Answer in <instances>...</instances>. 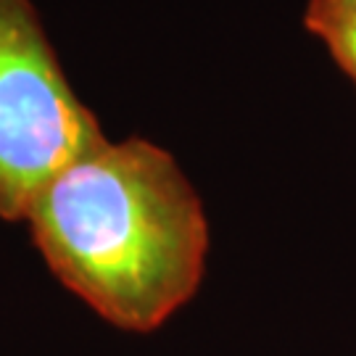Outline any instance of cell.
Segmentation results:
<instances>
[{"mask_svg":"<svg viewBox=\"0 0 356 356\" xmlns=\"http://www.w3.org/2000/svg\"><path fill=\"white\" fill-rule=\"evenodd\" d=\"M51 272L103 319L161 327L204 277L209 222L175 156L103 140L61 169L26 211Z\"/></svg>","mask_w":356,"mask_h":356,"instance_id":"1","label":"cell"},{"mask_svg":"<svg viewBox=\"0 0 356 356\" xmlns=\"http://www.w3.org/2000/svg\"><path fill=\"white\" fill-rule=\"evenodd\" d=\"M103 140L32 0H0V219H26L40 191Z\"/></svg>","mask_w":356,"mask_h":356,"instance_id":"2","label":"cell"},{"mask_svg":"<svg viewBox=\"0 0 356 356\" xmlns=\"http://www.w3.org/2000/svg\"><path fill=\"white\" fill-rule=\"evenodd\" d=\"M314 35L327 45L338 66L356 82V16L322 26Z\"/></svg>","mask_w":356,"mask_h":356,"instance_id":"3","label":"cell"},{"mask_svg":"<svg viewBox=\"0 0 356 356\" xmlns=\"http://www.w3.org/2000/svg\"><path fill=\"white\" fill-rule=\"evenodd\" d=\"M356 16V0H309L304 13V24L309 32H317L322 26L354 19Z\"/></svg>","mask_w":356,"mask_h":356,"instance_id":"4","label":"cell"}]
</instances>
